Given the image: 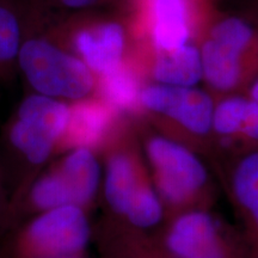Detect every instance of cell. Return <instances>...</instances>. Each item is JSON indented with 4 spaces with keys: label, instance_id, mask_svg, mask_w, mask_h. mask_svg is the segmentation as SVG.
<instances>
[{
    "label": "cell",
    "instance_id": "6da1fadb",
    "mask_svg": "<svg viewBox=\"0 0 258 258\" xmlns=\"http://www.w3.org/2000/svg\"><path fill=\"white\" fill-rule=\"evenodd\" d=\"M145 151L165 219L191 209L214 206L217 188L198 152L164 134L148 137Z\"/></svg>",
    "mask_w": 258,
    "mask_h": 258
},
{
    "label": "cell",
    "instance_id": "7a4b0ae2",
    "mask_svg": "<svg viewBox=\"0 0 258 258\" xmlns=\"http://www.w3.org/2000/svg\"><path fill=\"white\" fill-rule=\"evenodd\" d=\"M215 99L199 88H178L152 83L143 86L141 110L163 121L169 134L201 156L214 148L213 112Z\"/></svg>",
    "mask_w": 258,
    "mask_h": 258
},
{
    "label": "cell",
    "instance_id": "3957f363",
    "mask_svg": "<svg viewBox=\"0 0 258 258\" xmlns=\"http://www.w3.org/2000/svg\"><path fill=\"white\" fill-rule=\"evenodd\" d=\"M156 239L175 258H245L239 227L227 224L212 208L165 219Z\"/></svg>",
    "mask_w": 258,
    "mask_h": 258
},
{
    "label": "cell",
    "instance_id": "277c9868",
    "mask_svg": "<svg viewBox=\"0 0 258 258\" xmlns=\"http://www.w3.org/2000/svg\"><path fill=\"white\" fill-rule=\"evenodd\" d=\"M17 57L25 78L40 95L79 101L97 86L95 73L79 56L42 38L23 42Z\"/></svg>",
    "mask_w": 258,
    "mask_h": 258
},
{
    "label": "cell",
    "instance_id": "5b68a950",
    "mask_svg": "<svg viewBox=\"0 0 258 258\" xmlns=\"http://www.w3.org/2000/svg\"><path fill=\"white\" fill-rule=\"evenodd\" d=\"M90 225L83 207L62 206L44 211L29 226L28 244L47 258L74 256L86 246Z\"/></svg>",
    "mask_w": 258,
    "mask_h": 258
},
{
    "label": "cell",
    "instance_id": "8992f818",
    "mask_svg": "<svg viewBox=\"0 0 258 258\" xmlns=\"http://www.w3.org/2000/svg\"><path fill=\"white\" fill-rule=\"evenodd\" d=\"M143 161L132 148L116 147L105 165L104 196L110 211L123 220L135 196L152 184Z\"/></svg>",
    "mask_w": 258,
    "mask_h": 258
},
{
    "label": "cell",
    "instance_id": "52a82bcc",
    "mask_svg": "<svg viewBox=\"0 0 258 258\" xmlns=\"http://www.w3.org/2000/svg\"><path fill=\"white\" fill-rule=\"evenodd\" d=\"M72 42L77 56L98 77L124 61L125 31L117 22H101L77 29Z\"/></svg>",
    "mask_w": 258,
    "mask_h": 258
},
{
    "label": "cell",
    "instance_id": "ba28073f",
    "mask_svg": "<svg viewBox=\"0 0 258 258\" xmlns=\"http://www.w3.org/2000/svg\"><path fill=\"white\" fill-rule=\"evenodd\" d=\"M118 112L98 98H83L70 106V118L61 141L72 148L104 145L114 134Z\"/></svg>",
    "mask_w": 258,
    "mask_h": 258
},
{
    "label": "cell",
    "instance_id": "9c48e42d",
    "mask_svg": "<svg viewBox=\"0 0 258 258\" xmlns=\"http://www.w3.org/2000/svg\"><path fill=\"white\" fill-rule=\"evenodd\" d=\"M146 9L150 37L157 53H167L189 43V0H146Z\"/></svg>",
    "mask_w": 258,
    "mask_h": 258
},
{
    "label": "cell",
    "instance_id": "30bf717a",
    "mask_svg": "<svg viewBox=\"0 0 258 258\" xmlns=\"http://www.w3.org/2000/svg\"><path fill=\"white\" fill-rule=\"evenodd\" d=\"M221 183L238 222L258 211V148L238 154L221 169Z\"/></svg>",
    "mask_w": 258,
    "mask_h": 258
},
{
    "label": "cell",
    "instance_id": "8fae6325",
    "mask_svg": "<svg viewBox=\"0 0 258 258\" xmlns=\"http://www.w3.org/2000/svg\"><path fill=\"white\" fill-rule=\"evenodd\" d=\"M69 191L72 205H88L95 198L101 182V166L90 148H73L56 171Z\"/></svg>",
    "mask_w": 258,
    "mask_h": 258
},
{
    "label": "cell",
    "instance_id": "7c38bea8",
    "mask_svg": "<svg viewBox=\"0 0 258 258\" xmlns=\"http://www.w3.org/2000/svg\"><path fill=\"white\" fill-rule=\"evenodd\" d=\"M203 80L219 93L233 92L243 80V55L222 46L212 38L203 41L200 47Z\"/></svg>",
    "mask_w": 258,
    "mask_h": 258
},
{
    "label": "cell",
    "instance_id": "4fadbf2b",
    "mask_svg": "<svg viewBox=\"0 0 258 258\" xmlns=\"http://www.w3.org/2000/svg\"><path fill=\"white\" fill-rule=\"evenodd\" d=\"M154 83L178 88H198L203 80L201 51L191 42L167 53H157L152 63Z\"/></svg>",
    "mask_w": 258,
    "mask_h": 258
},
{
    "label": "cell",
    "instance_id": "5bb4252c",
    "mask_svg": "<svg viewBox=\"0 0 258 258\" xmlns=\"http://www.w3.org/2000/svg\"><path fill=\"white\" fill-rule=\"evenodd\" d=\"M143 86L137 71L125 61L99 76L97 82L99 98L120 115L141 110L140 95Z\"/></svg>",
    "mask_w": 258,
    "mask_h": 258
},
{
    "label": "cell",
    "instance_id": "9a60e30c",
    "mask_svg": "<svg viewBox=\"0 0 258 258\" xmlns=\"http://www.w3.org/2000/svg\"><path fill=\"white\" fill-rule=\"evenodd\" d=\"M70 118V106L61 99L44 95L29 96L18 109V120L25 122L55 143L61 140Z\"/></svg>",
    "mask_w": 258,
    "mask_h": 258
},
{
    "label": "cell",
    "instance_id": "2e32d148",
    "mask_svg": "<svg viewBox=\"0 0 258 258\" xmlns=\"http://www.w3.org/2000/svg\"><path fill=\"white\" fill-rule=\"evenodd\" d=\"M125 227L112 241L111 258H175L156 238L148 239L144 231L134 230L129 226Z\"/></svg>",
    "mask_w": 258,
    "mask_h": 258
},
{
    "label": "cell",
    "instance_id": "e0dca14e",
    "mask_svg": "<svg viewBox=\"0 0 258 258\" xmlns=\"http://www.w3.org/2000/svg\"><path fill=\"white\" fill-rule=\"evenodd\" d=\"M10 139L12 145L32 164L44 163L56 144L18 118L12 125Z\"/></svg>",
    "mask_w": 258,
    "mask_h": 258
},
{
    "label": "cell",
    "instance_id": "ac0fdd59",
    "mask_svg": "<svg viewBox=\"0 0 258 258\" xmlns=\"http://www.w3.org/2000/svg\"><path fill=\"white\" fill-rule=\"evenodd\" d=\"M209 38L244 55L252 47L254 31L249 23L238 17H226L213 25Z\"/></svg>",
    "mask_w": 258,
    "mask_h": 258
},
{
    "label": "cell",
    "instance_id": "d6986e66",
    "mask_svg": "<svg viewBox=\"0 0 258 258\" xmlns=\"http://www.w3.org/2000/svg\"><path fill=\"white\" fill-rule=\"evenodd\" d=\"M31 199L37 208L43 211L72 205V200L57 172L43 176L35 183Z\"/></svg>",
    "mask_w": 258,
    "mask_h": 258
},
{
    "label": "cell",
    "instance_id": "ffe728a7",
    "mask_svg": "<svg viewBox=\"0 0 258 258\" xmlns=\"http://www.w3.org/2000/svg\"><path fill=\"white\" fill-rule=\"evenodd\" d=\"M21 27L11 10L0 5V63L18 56L22 47Z\"/></svg>",
    "mask_w": 258,
    "mask_h": 258
},
{
    "label": "cell",
    "instance_id": "44dd1931",
    "mask_svg": "<svg viewBox=\"0 0 258 258\" xmlns=\"http://www.w3.org/2000/svg\"><path fill=\"white\" fill-rule=\"evenodd\" d=\"M245 258H258V211L239 222Z\"/></svg>",
    "mask_w": 258,
    "mask_h": 258
},
{
    "label": "cell",
    "instance_id": "7402d4cb",
    "mask_svg": "<svg viewBox=\"0 0 258 258\" xmlns=\"http://www.w3.org/2000/svg\"><path fill=\"white\" fill-rule=\"evenodd\" d=\"M69 9H88L98 3V0H60Z\"/></svg>",
    "mask_w": 258,
    "mask_h": 258
},
{
    "label": "cell",
    "instance_id": "603a6c76",
    "mask_svg": "<svg viewBox=\"0 0 258 258\" xmlns=\"http://www.w3.org/2000/svg\"><path fill=\"white\" fill-rule=\"evenodd\" d=\"M247 97H249L250 99H252V101L258 103V77L253 80L252 83H251V85L249 86Z\"/></svg>",
    "mask_w": 258,
    "mask_h": 258
},
{
    "label": "cell",
    "instance_id": "cb8c5ba5",
    "mask_svg": "<svg viewBox=\"0 0 258 258\" xmlns=\"http://www.w3.org/2000/svg\"><path fill=\"white\" fill-rule=\"evenodd\" d=\"M60 258H78V257H74V256H70V257H60Z\"/></svg>",
    "mask_w": 258,
    "mask_h": 258
}]
</instances>
